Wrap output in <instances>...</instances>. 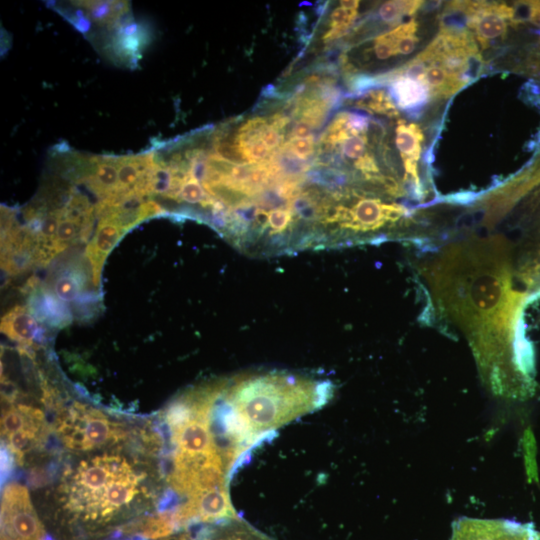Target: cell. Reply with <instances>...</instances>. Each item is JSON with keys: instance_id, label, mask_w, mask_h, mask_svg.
Listing matches in <instances>:
<instances>
[{"instance_id": "6da1fadb", "label": "cell", "mask_w": 540, "mask_h": 540, "mask_svg": "<svg viewBox=\"0 0 540 540\" xmlns=\"http://www.w3.org/2000/svg\"><path fill=\"white\" fill-rule=\"evenodd\" d=\"M447 247L429 265L434 302L466 334L491 386L524 394L532 382L531 351L516 326L507 261H498L496 239Z\"/></svg>"}, {"instance_id": "7a4b0ae2", "label": "cell", "mask_w": 540, "mask_h": 540, "mask_svg": "<svg viewBox=\"0 0 540 540\" xmlns=\"http://www.w3.org/2000/svg\"><path fill=\"white\" fill-rule=\"evenodd\" d=\"M330 393L328 383L277 373L244 378L226 396L247 427L268 439L279 427L324 405Z\"/></svg>"}, {"instance_id": "3957f363", "label": "cell", "mask_w": 540, "mask_h": 540, "mask_svg": "<svg viewBox=\"0 0 540 540\" xmlns=\"http://www.w3.org/2000/svg\"><path fill=\"white\" fill-rule=\"evenodd\" d=\"M475 44L466 30L442 29L422 53L396 73L417 81L430 98H448L470 81L471 68L479 62Z\"/></svg>"}, {"instance_id": "277c9868", "label": "cell", "mask_w": 540, "mask_h": 540, "mask_svg": "<svg viewBox=\"0 0 540 540\" xmlns=\"http://www.w3.org/2000/svg\"><path fill=\"white\" fill-rule=\"evenodd\" d=\"M131 468L120 456H96L82 461L66 484L67 508L84 520L101 522V511L111 484Z\"/></svg>"}, {"instance_id": "5b68a950", "label": "cell", "mask_w": 540, "mask_h": 540, "mask_svg": "<svg viewBox=\"0 0 540 540\" xmlns=\"http://www.w3.org/2000/svg\"><path fill=\"white\" fill-rule=\"evenodd\" d=\"M63 443L69 449L87 451L115 441L120 430L102 412L75 403L57 425Z\"/></svg>"}, {"instance_id": "8992f818", "label": "cell", "mask_w": 540, "mask_h": 540, "mask_svg": "<svg viewBox=\"0 0 540 540\" xmlns=\"http://www.w3.org/2000/svg\"><path fill=\"white\" fill-rule=\"evenodd\" d=\"M45 532L25 486L5 487L1 498V540H44Z\"/></svg>"}, {"instance_id": "52a82bcc", "label": "cell", "mask_w": 540, "mask_h": 540, "mask_svg": "<svg viewBox=\"0 0 540 540\" xmlns=\"http://www.w3.org/2000/svg\"><path fill=\"white\" fill-rule=\"evenodd\" d=\"M450 540H540V530L509 519L463 517L453 522Z\"/></svg>"}, {"instance_id": "ba28073f", "label": "cell", "mask_w": 540, "mask_h": 540, "mask_svg": "<svg viewBox=\"0 0 540 540\" xmlns=\"http://www.w3.org/2000/svg\"><path fill=\"white\" fill-rule=\"evenodd\" d=\"M464 6L471 35L483 49L502 39L517 21L514 9L507 4L479 2Z\"/></svg>"}, {"instance_id": "9c48e42d", "label": "cell", "mask_w": 540, "mask_h": 540, "mask_svg": "<svg viewBox=\"0 0 540 540\" xmlns=\"http://www.w3.org/2000/svg\"><path fill=\"white\" fill-rule=\"evenodd\" d=\"M423 131L416 123L399 120L395 130V143L404 168V179L418 198L426 196V189L419 174Z\"/></svg>"}, {"instance_id": "30bf717a", "label": "cell", "mask_w": 540, "mask_h": 540, "mask_svg": "<svg viewBox=\"0 0 540 540\" xmlns=\"http://www.w3.org/2000/svg\"><path fill=\"white\" fill-rule=\"evenodd\" d=\"M419 24L411 18L374 39L372 51L378 60L411 54L418 42Z\"/></svg>"}, {"instance_id": "8fae6325", "label": "cell", "mask_w": 540, "mask_h": 540, "mask_svg": "<svg viewBox=\"0 0 540 540\" xmlns=\"http://www.w3.org/2000/svg\"><path fill=\"white\" fill-rule=\"evenodd\" d=\"M125 232L110 220H100L94 237L86 247V256L92 266V277L98 286L102 265Z\"/></svg>"}, {"instance_id": "7c38bea8", "label": "cell", "mask_w": 540, "mask_h": 540, "mask_svg": "<svg viewBox=\"0 0 540 540\" xmlns=\"http://www.w3.org/2000/svg\"><path fill=\"white\" fill-rule=\"evenodd\" d=\"M39 324L29 309L16 306L1 319V332L13 341L30 344L39 333Z\"/></svg>"}, {"instance_id": "4fadbf2b", "label": "cell", "mask_w": 540, "mask_h": 540, "mask_svg": "<svg viewBox=\"0 0 540 540\" xmlns=\"http://www.w3.org/2000/svg\"><path fill=\"white\" fill-rule=\"evenodd\" d=\"M44 425V414L40 409L26 405H10L2 411L1 434L8 435L20 430L39 433Z\"/></svg>"}, {"instance_id": "5bb4252c", "label": "cell", "mask_w": 540, "mask_h": 540, "mask_svg": "<svg viewBox=\"0 0 540 540\" xmlns=\"http://www.w3.org/2000/svg\"><path fill=\"white\" fill-rule=\"evenodd\" d=\"M393 79L392 93L400 108H415L430 98L425 88L411 77L395 72Z\"/></svg>"}, {"instance_id": "9a60e30c", "label": "cell", "mask_w": 540, "mask_h": 540, "mask_svg": "<svg viewBox=\"0 0 540 540\" xmlns=\"http://www.w3.org/2000/svg\"><path fill=\"white\" fill-rule=\"evenodd\" d=\"M358 6V1H341L340 6L330 15V29L325 34L324 40L330 41L341 36L356 19Z\"/></svg>"}, {"instance_id": "2e32d148", "label": "cell", "mask_w": 540, "mask_h": 540, "mask_svg": "<svg viewBox=\"0 0 540 540\" xmlns=\"http://www.w3.org/2000/svg\"><path fill=\"white\" fill-rule=\"evenodd\" d=\"M117 166L118 158H106L105 161L99 163L95 175L89 180L92 189L109 196L118 184Z\"/></svg>"}, {"instance_id": "e0dca14e", "label": "cell", "mask_w": 540, "mask_h": 540, "mask_svg": "<svg viewBox=\"0 0 540 540\" xmlns=\"http://www.w3.org/2000/svg\"><path fill=\"white\" fill-rule=\"evenodd\" d=\"M179 528L174 512H162L142 524L140 535L147 539H157L169 536Z\"/></svg>"}, {"instance_id": "ac0fdd59", "label": "cell", "mask_w": 540, "mask_h": 540, "mask_svg": "<svg viewBox=\"0 0 540 540\" xmlns=\"http://www.w3.org/2000/svg\"><path fill=\"white\" fill-rule=\"evenodd\" d=\"M356 105L370 113L397 117L399 112L392 97L384 91H369L356 101Z\"/></svg>"}, {"instance_id": "d6986e66", "label": "cell", "mask_w": 540, "mask_h": 540, "mask_svg": "<svg viewBox=\"0 0 540 540\" xmlns=\"http://www.w3.org/2000/svg\"><path fill=\"white\" fill-rule=\"evenodd\" d=\"M80 274L76 271L67 270L62 272L54 281V292L58 299L64 302L76 300L83 281Z\"/></svg>"}, {"instance_id": "ffe728a7", "label": "cell", "mask_w": 540, "mask_h": 540, "mask_svg": "<svg viewBox=\"0 0 540 540\" xmlns=\"http://www.w3.org/2000/svg\"><path fill=\"white\" fill-rule=\"evenodd\" d=\"M422 5V1H387L378 10L384 22L396 23L404 17L413 15Z\"/></svg>"}, {"instance_id": "44dd1931", "label": "cell", "mask_w": 540, "mask_h": 540, "mask_svg": "<svg viewBox=\"0 0 540 540\" xmlns=\"http://www.w3.org/2000/svg\"><path fill=\"white\" fill-rule=\"evenodd\" d=\"M38 433L32 430H20L8 435L7 446L13 453L16 461L20 464L23 461L25 453L33 446Z\"/></svg>"}, {"instance_id": "7402d4cb", "label": "cell", "mask_w": 540, "mask_h": 540, "mask_svg": "<svg viewBox=\"0 0 540 540\" xmlns=\"http://www.w3.org/2000/svg\"><path fill=\"white\" fill-rule=\"evenodd\" d=\"M177 198L190 204L202 203V205H213L215 203L200 183L190 177L189 174L183 182Z\"/></svg>"}, {"instance_id": "603a6c76", "label": "cell", "mask_w": 540, "mask_h": 540, "mask_svg": "<svg viewBox=\"0 0 540 540\" xmlns=\"http://www.w3.org/2000/svg\"><path fill=\"white\" fill-rule=\"evenodd\" d=\"M81 223V221L69 217H62L53 240V249L55 254L60 253L63 249H65L68 243L76 237Z\"/></svg>"}, {"instance_id": "cb8c5ba5", "label": "cell", "mask_w": 540, "mask_h": 540, "mask_svg": "<svg viewBox=\"0 0 540 540\" xmlns=\"http://www.w3.org/2000/svg\"><path fill=\"white\" fill-rule=\"evenodd\" d=\"M284 147V150L300 160L310 158L315 150L313 136L303 139H290L285 143Z\"/></svg>"}, {"instance_id": "d4e9b609", "label": "cell", "mask_w": 540, "mask_h": 540, "mask_svg": "<svg viewBox=\"0 0 540 540\" xmlns=\"http://www.w3.org/2000/svg\"><path fill=\"white\" fill-rule=\"evenodd\" d=\"M173 173L170 168L153 169L151 179V192L168 195L173 182Z\"/></svg>"}, {"instance_id": "484cf974", "label": "cell", "mask_w": 540, "mask_h": 540, "mask_svg": "<svg viewBox=\"0 0 540 540\" xmlns=\"http://www.w3.org/2000/svg\"><path fill=\"white\" fill-rule=\"evenodd\" d=\"M293 213L288 208H276L269 212L268 225L275 232L284 231L292 220Z\"/></svg>"}, {"instance_id": "4316f807", "label": "cell", "mask_w": 540, "mask_h": 540, "mask_svg": "<svg viewBox=\"0 0 540 540\" xmlns=\"http://www.w3.org/2000/svg\"><path fill=\"white\" fill-rule=\"evenodd\" d=\"M14 455L6 444L1 445V486L7 481L13 469Z\"/></svg>"}, {"instance_id": "83f0119b", "label": "cell", "mask_w": 540, "mask_h": 540, "mask_svg": "<svg viewBox=\"0 0 540 540\" xmlns=\"http://www.w3.org/2000/svg\"><path fill=\"white\" fill-rule=\"evenodd\" d=\"M260 138L269 150L277 148L282 142V135L279 130L269 124L262 129Z\"/></svg>"}, {"instance_id": "f1b7e54d", "label": "cell", "mask_w": 540, "mask_h": 540, "mask_svg": "<svg viewBox=\"0 0 540 540\" xmlns=\"http://www.w3.org/2000/svg\"><path fill=\"white\" fill-rule=\"evenodd\" d=\"M313 128H315V126L311 122L301 119L294 125L291 132V139H303L311 137Z\"/></svg>"}, {"instance_id": "f546056e", "label": "cell", "mask_w": 540, "mask_h": 540, "mask_svg": "<svg viewBox=\"0 0 540 540\" xmlns=\"http://www.w3.org/2000/svg\"><path fill=\"white\" fill-rule=\"evenodd\" d=\"M526 6L528 7L529 20L540 27V1L527 2Z\"/></svg>"}, {"instance_id": "4dcf8cb0", "label": "cell", "mask_w": 540, "mask_h": 540, "mask_svg": "<svg viewBox=\"0 0 540 540\" xmlns=\"http://www.w3.org/2000/svg\"><path fill=\"white\" fill-rule=\"evenodd\" d=\"M268 218H269V212H266L263 209H257L256 215H255V222L258 225L259 228L264 229L266 226H268Z\"/></svg>"}, {"instance_id": "1f68e13d", "label": "cell", "mask_w": 540, "mask_h": 540, "mask_svg": "<svg viewBox=\"0 0 540 540\" xmlns=\"http://www.w3.org/2000/svg\"><path fill=\"white\" fill-rule=\"evenodd\" d=\"M229 540H259L257 537L255 536H250L249 534H244L243 536H240V535H237V536H232L229 538Z\"/></svg>"}, {"instance_id": "d6a6232c", "label": "cell", "mask_w": 540, "mask_h": 540, "mask_svg": "<svg viewBox=\"0 0 540 540\" xmlns=\"http://www.w3.org/2000/svg\"><path fill=\"white\" fill-rule=\"evenodd\" d=\"M44 540H53V539H52V537H51V536H49V535H46V536H45V538H44Z\"/></svg>"}]
</instances>
